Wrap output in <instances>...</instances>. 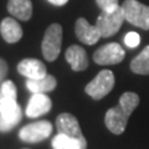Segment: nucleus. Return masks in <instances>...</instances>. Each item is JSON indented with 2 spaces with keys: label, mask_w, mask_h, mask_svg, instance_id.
Segmentation results:
<instances>
[{
  "label": "nucleus",
  "mask_w": 149,
  "mask_h": 149,
  "mask_svg": "<svg viewBox=\"0 0 149 149\" xmlns=\"http://www.w3.org/2000/svg\"><path fill=\"white\" fill-rule=\"evenodd\" d=\"M17 91L13 81L5 80L0 86V132L6 133L21 122L22 109L17 103Z\"/></svg>",
  "instance_id": "f257e3e1"
},
{
  "label": "nucleus",
  "mask_w": 149,
  "mask_h": 149,
  "mask_svg": "<svg viewBox=\"0 0 149 149\" xmlns=\"http://www.w3.org/2000/svg\"><path fill=\"white\" fill-rule=\"evenodd\" d=\"M139 104V96L134 92H125L120 96L118 106L112 107L104 116L106 127L113 134H122L128 123V118Z\"/></svg>",
  "instance_id": "f03ea898"
},
{
  "label": "nucleus",
  "mask_w": 149,
  "mask_h": 149,
  "mask_svg": "<svg viewBox=\"0 0 149 149\" xmlns=\"http://www.w3.org/2000/svg\"><path fill=\"white\" fill-rule=\"evenodd\" d=\"M120 8L124 19L129 24L143 30H149V6L139 3L138 0H124Z\"/></svg>",
  "instance_id": "7ed1b4c3"
},
{
  "label": "nucleus",
  "mask_w": 149,
  "mask_h": 149,
  "mask_svg": "<svg viewBox=\"0 0 149 149\" xmlns=\"http://www.w3.org/2000/svg\"><path fill=\"white\" fill-rule=\"evenodd\" d=\"M62 44V26L60 24H51L46 30L41 45L42 55L47 61H55L58 57Z\"/></svg>",
  "instance_id": "20e7f679"
},
{
  "label": "nucleus",
  "mask_w": 149,
  "mask_h": 149,
  "mask_svg": "<svg viewBox=\"0 0 149 149\" xmlns=\"http://www.w3.org/2000/svg\"><path fill=\"white\" fill-rule=\"evenodd\" d=\"M114 87V74L109 70L102 71L86 86L85 91L93 100L100 101L106 97Z\"/></svg>",
  "instance_id": "39448f33"
},
{
  "label": "nucleus",
  "mask_w": 149,
  "mask_h": 149,
  "mask_svg": "<svg viewBox=\"0 0 149 149\" xmlns=\"http://www.w3.org/2000/svg\"><path fill=\"white\" fill-rule=\"evenodd\" d=\"M124 20L122 8L118 6L113 11H102L96 21V26L102 37H111L119 31Z\"/></svg>",
  "instance_id": "423d86ee"
},
{
  "label": "nucleus",
  "mask_w": 149,
  "mask_h": 149,
  "mask_svg": "<svg viewBox=\"0 0 149 149\" xmlns=\"http://www.w3.org/2000/svg\"><path fill=\"white\" fill-rule=\"evenodd\" d=\"M52 129V123L49 120H37L22 127L19 132V138L26 143H39L49 138Z\"/></svg>",
  "instance_id": "0eeeda50"
},
{
  "label": "nucleus",
  "mask_w": 149,
  "mask_h": 149,
  "mask_svg": "<svg viewBox=\"0 0 149 149\" xmlns=\"http://www.w3.org/2000/svg\"><path fill=\"white\" fill-rule=\"evenodd\" d=\"M125 52L123 47L117 42H109L104 46H101L93 54V60L97 65L107 66V65H117L123 61Z\"/></svg>",
  "instance_id": "6e6552de"
},
{
  "label": "nucleus",
  "mask_w": 149,
  "mask_h": 149,
  "mask_svg": "<svg viewBox=\"0 0 149 149\" xmlns=\"http://www.w3.org/2000/svg\"><path fill=\"white\" fill-rule=\"evenodd\" d=\"M56 128H57V132L65 134V136H68L71 138L78 139L80 142H82L83 144H87V141L85 136L82 134L81 127L78 124L77 118L72 116L71 113H61L56 119Z\"/></svg>",
  "instance_id": "1a4fd4ad"
},
{
  "label": "nucleus",
  "mask_w": 149,
  "mask_h": 149,
  "mask_svg": "<svg viewBox=\"0 0 149 149\" xmlns=\"http://www.w3.org/2000/svg\"><path fill=\"white\" fill-rule=\"evenodd\" d=\"M51 108H52V102L46 93H32L25 113L29 118H37L49 113Z\"/></svg>",
  "instance_id": "9d476101"
},
{
  "label": "nucleus",
  "mask_w": 149,
  "mask_h": 149,
  "mask_svg": "<svg viewBox=\"0 0 149 149\" xmlns=\"http://www.w3.org/2000/svg\"><path fill=\"white\" fill-rule=\"evenodd\" d=\"M74 32L78 40L86 45H95L101 39V32L96 25H91L86 19L80 17L74 25Z\"/></svg>",
  "instance_id": "9b49d317"
},
{
  "label": "nucleus",
  "mask_w": 149,
  "mask_h": 149,
  "mask_svg": "<svg viewBox=\"0 0 149 149\" xmlns=\"http://www.w3.org/2000/svg\"><path fill=\"white\" fill-rule=\"evenodd\" d=\"M17 71L27 80H36L47 74L46 66L37 58H24L17 65Z\"/></svg>",
  "instance_id": "f8f14e48"
},
{
  "label": "nucleus",
  "mask_w": 149,
  "mask_h": 149,
  "mask_svg": "<svg viewBox=\"0 0 149 149\" xmlns=\"http://www.w3.org/2000/svg\"><path fill=\"white\" fill-rule=\"evenodd\" d=\"M65 58L73 71H83L88 67V57L86 50L77 45H72L66 50Z\"/></svg>",
  "instance_id": "ddd939ff"
},
{
  "label": "nucleus",
  "mask_w": 149,
  "mask_h": 149,
  "mask_svg": "<svg viewBox=\"0 0 149 149\" xmlns=\"http://www.w3.org/2000/svg\"><path fill=\"white\" fill-rule=\"evenodd\" d=\"M0 34L6 42L15 44L22 37V29L15 19L5 17L0 24Z\"/></svg>",
  "instance_id": "4468645a"
},
{
  "label": "nucleus",
  "mask_w": 149,
  "mask_h": 149,
  "mask_svg": "<svg viewBox=\"0 0 149 149\" xmlns=\"http://www.w3.org/2000/svg\"><path fill=\"white\" fill-rule=\"evenodd\" d=\"M8 10L14 17L27 21L32 16V3L31 0H9Z\"/></svg>",
  "instance_id": "2eb2a0df"
},
{
  "label": "nucleus",
  "mask_w": 149,
  "mask_h": 149,
  "mask_svg": "<svg viewBox=\"0 0 149 149\" xmlns=\"http://www.w3.org/2000/svg\"><path fill=\"white\" fill-rule=\"evenodd\" d=\"M56 86H57V81L54 76L51 74H46V76L41 78H36V80H27L26 87L27 90L31 91L32 93H47L54 91Z\"/></svg>",
  "instance_id": "dca6fc26"
},
{
  "label": "nucleus",
  "mask_w": 149,
  "mask_h": 149,
  "mask_svg": "<svg viewBox=\"0 0 149 149\" xmlns=\"http://www.w3.org/2000/svg\"><path fill=\"white\" fill-rule=\"evenodd\" d=\"M52 148L54 149H86L87 144H83L78 139L57 133L52 139Z\"/></svg>",
  "instance_id": "f3484780"
},
{
  "label": "nucleus",
  "mask_w": 149,
  "mask_h": 149,
  "mask_svg": "<svg viewBox=\"0 0 149 149\" xmlns=\"http://www.w3.org/2000/svg\"><path fill=\"white\" fill-rule=\"evenodd\" d=\"M130 70L137 74H149V45L132 60Z\"/></svg>",
  "instance_id": "a211bd4d"
},
{
  "label": "nucleus",
  "mask_w": 149,
  "mask_h": 149,
  "mask_svg": "<svg viewBox=\"0 0 149 149\" xmlns=\"http://www.w3.org/2000/svg\"><path fill=\"white\" fill-rule=\"evenodd\" d=\"M96 3L102 11H113L119 6L118 0H96Z\"/></svg>",
  "instance_id": "6ab92c4d"
},
{
  "label": "nucleus",
  "mask_w": 149,
  "mask_h": 149,
  "mask_svg": "<svg viewBox=\"0 0 149 149\" xmlns=\"http://www.w3.org/2000/svg\"><path fill=\"white\" fill-rule=\"evenodd\" d=\"M124 44L130 49L137 47V46L141 44V36H139V34H137V32H134V31L128 32V34L124 36Z\"/></svg>",
  "instance_id": "aec40b11"
},
{
  "label": "nucleus",
  "mask_w": 149,
  "mask_h": 149,
  "mask_svg": "<svg viewBox=\"0 0 149 149\" xmlns=\"http://www.w3.org/2000/svg\"><path fill=\"white\" fill-rule=\"evenodd\" d=\"M8 63L5 62V60H3L0 57V86L3 85V82L5 81L6 74H8Z\"/></svg>",
  "instance_id": "412c9836"
},
{
  "label": "nucleus",
  "mask_w": 149,
  "mask_h": 149,
  "mask_svg": "<svg viewBox=\"0 0 149 149\" xmlns=\"http://www.w3.org/2000/svg\"><path fill=\"white\" fill-rule=\"evenodd\" d=\"M49 1L51 4H54V5H56V6H62V5H65V4H67L68 0H49Z\"/></svg>",
  "instance_id": "4be33fe9"
},
{
  "label": "nucleus",
  "mask_w": 149,
  "mask_h": 149,
  "mask_svg": "<svg viewBox=\"0 0 149 149\" xmlns=\"http://www.w3.org/2000/svg\"><path fill=\"white\" fill-rule=\"evenodd\" d=\"M22 149H27V148H22Z\"/></svg>",
  "instance_id": "5701e85b"
}]
</instances>
